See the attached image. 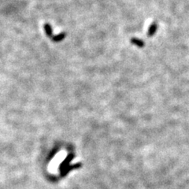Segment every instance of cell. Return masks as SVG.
Masks as SVG:
<instances>
[{"instance_id": "cell-3", "label": "cell", "mask_w": 189, "mask_h": 189, "mask_svg": "<svg viewBox=\"0 0 189 189\" xmlns=\"http://www.w3.org/2000/svg\"><path fill=\"white\" fill-rule=\"evenodd\" d=\"M45 29H46V32H47V36H51V26H50L49 25H45Z\"/></svg>"}, {"instance_id": "cell-1", "label": "cell", "mask_w": 189, "mask_h": 189, "mask_svg": "<svg viewBox=\"0 0 189 189\" xmlns=\"http://www.w3.org/2000/svg\"><path fill=\"white\" fill-rule=\"evenodd\" d=\"M157 30V25L156 24H153V25H151L150 29H149V32H148V36H153L155 31Z\"/></svg>"}, {"instance_id": "cell-2", "label": "cell", "mask_w": 189, "mask_h": 189, "mask_svg": "<svg viewBox=\"0 0 189 189\" xmlns=\"http://www.w3.org/2000/svg\"><path fill=\"white\" fill-rule=\"evenodd\" d=\"M131 41H132V43H133L136 45L139 46V47H143L144 46V43L141 40H138L136 39H133Z\"/></svg>"}]
</instances>
